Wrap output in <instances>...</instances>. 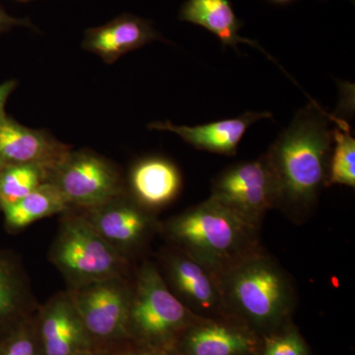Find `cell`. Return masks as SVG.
I'll use <instances>...</instances> for the list:
<instances>
[{"instance_id": "obj_1", "label": "cell", "mask_w": 355, "mask_h": 355, "mask_svg": "<svg viewBox=\"0 0 355 355\" xmlns=\"http://www.w3.org/2000/svg\"><path fill=\"white\" fill-rule=\"evenodd\" d=\"M333 116L312 102L301 109L265 154L277 187V207L304 220L326 187Z\"/></svg>"}, {"instance_id": "obj_2", "label": "cell", "mask_w": 355, "mask_h": 355, "mask_svg": "<svg viewBox=\"0 0 355 355\" xmlns=\"http://www.w3.org/2000/svg\"><path fill=\"white\" fill-rule=\"evenodd\" d=\"M233 210L209 198L167 220L158 232L217 277L259 250L258 231Z\"/></svg>"}, {"instance_id": "obj_3", "label": "cell", "mask_w": 355, "mask_h": 355, "mask_svg": "<svg viewBox=\"0 0 355 355\" xmlns=\"http://www.w3.org/2000/svg\"><path fill=\"white\" fill-rule=\"evenodd\" d=\"M229 315L257 335H270L291 323L296 292L286 270L260 250L218 277Z\"/></svg>"}, {"instance_id": "obj_4", "label": "cell", "mask_w": 355, "mask_h": 355, "mask_svg": "<svg viewBox=\"0 0 355 355\" xmlns=\"http://www.w3.org/2000/svg\"><path fill=\"white\" fill-rule=\"evenodd\" d=\"M200 319L170 291L156 263H141L132 282L130 338L140 345L174 350L180 336Z\"/></svg>"}, {"instance_id": "obj_5", "label": "cell", "mask_w": 355, "mask_h": 355, "mask_svg": "<svg viewBox=\"0 0 355 355\" xmlns=\"http://www.w3.org/2000/svg\"><path fill=\"white\" fill-rule=\"evenodd\" d=\"M49 259L64 275L69 288L128 277L130 270V259L105 241L83 214L73 209L62 214Z\"/></svg>"}, {"instance_id": "obj_6", "label": "cell", "mask_w": 355, "mask_h": 355, "mask_svg": "<svg viewBox=\"0 0 355 355\" xmlns=\"http://www.w3.org/2000/svg\"><path fill=\"white\" fill-rule=\"evenodd\" d=\"M50 183L73 209H92L127 193L125 179L118 166L89 149H71L51 170Z\"/></svg>"}, {"instance_id": "obj_7", "label": "cell", "mask_w": 355, "mask_h": 355, "mask_svg": "<svg viewBox=\"0 0 355 355\" xmlns=\"http://www.w3.org/2000/svg\"><path fill=\"white\" fill-rule=\"evenodd\" d=\"M67 291L94 345L130 338L132 282L128 277L99 280Z\"/></svg>"}, {"instance_id": "obj_8", "label": "cell", "mask_w": 355, "mask_h": 355, "mask_svg": "<svg viewBox=\"0 0 355 355\" xmlns=\"http://www.w3.org/2000/svg\"><path fill=\"white\" fill-rule=\"evenodd\" d=\"M210 198L260 228L266 212L277 207V187L266 156L219 173L212 182Z\"/></svg>"}, {"instance_id": "obj_9", "label": "cell", "mask_w": 355, "mask_h": 355, "mask_svg": "<svg viewBox=\"0 0 355 355\" xmlns=\"http://www.w3.org/2000/svg\"><path fill=\"white\" fill-rule=\"evenodd\" d=\"M163 279L180 301L200 318H225L229 315L219 279L176 248L162 252L160 266Z\"/></svg>"}, {"instance_id": "obj_10", "label": "cell", "mask_w": 355, "mask_h": 355, "mask_svg": "<svg viewBox=\"0 0 355 355\" xmlns=\"http://www.w3.org/2000/svg\"><path fill=\"white\" fill-rule=\"evenodd\" d=\"M105 241L130 259L155 232L159 221L128 193L89 209H77Z\"/></svg>"}, {"instance_id": "obj_11", "label": "cell", "mask_w": 355, "mask_h": 355, "mask_svg": "<svg viewBox=\"0 0 355 355\" xmlns=\"http://www.w3.org/2000/svg\"><path fill=\"white\" fill-rule=\"evenodd\" d=\"M261 338L233 317L202 318L178 338L182 355H257Z\"/></svg>"}, {"instance_id": "obj_12", "label": "cell", "mask_w": 355, "mask_h": 355, "mask_svg": "<svg viewBox=\"0 0 355 355\" xmlns=\"http://www.w3.org/2000/svg\"><path fill=\"white\" fill-rule=\"evenodd\" d=\"M35 320L44 355H79L94 347L69 291L46 301Z\"/></svg>"}, {"instance_id": "obj_13", "label": "cell", "mask_w": 355, "mask_h": 355, "mask_svg": "<svg viewBox=\"0 0 355 355\" xmlns=\"http://www.w3.org/2000/svg\"><path fill=\"white\" fill-rule=\"evenodd\" d=\"M71 150L44 130L21 125L6 114L0 120V169L13 165L43 166L51 170Z\"/></svg>"}, {"instance_id": "obj_14", "label": "cell", "mask_w": 355, "mask_h": 355, "mask_svg": "<svg viewBox=\"0 0 355 355\" xmlns=\"http://www.w3.org/2000/svg\"><path fill=\"white\" fill-rule=\"evenodd\" d=\"M182 184L179 168L162 156H148L135 161L125 179L128 195L153 212L174 202Z\"/></svg>"}, {"instance_id": "obj_15", "label": "cell", "mask_w": 355, "mask_h": 355, "mask_svg": "<svg viewBox=\"0 0 355 355\" xmlns=\"http://www.w3.org/2000/svg\"><path fill=\"white\" fill-rule=\"evenodd\" d=\"M156 40L162 39L150 21L125 13L107 24L86 30L83 49L112 64L125 53Z\"/></svg>"}, {"instance_id": "obj_16", "label": "cell", "mask_w": 355, "mask_h": 355, "mask_svg": "<svg viewBox=\"0 0 355 355\" xmlns=\"http://www.w3.org/2000/svg\"><path fill=\"white\" fill-rule=\"evenodd\" d=\"M272 114L263 112H246L234 119L214 121L207 125H177L172 121H155L147 125L150 130H167L176 133L191 146L207 153L233 156L237 154L238 146L253 123L263 119H272Z\"/></svg>"}, {"instance_id": "obj_17", "label": "cell", "mask_w": 355, "mask_h": 355, "mask_svg": "<svg viewBox=\"0 0 355 355\" xmlns=\"http://www.w3.org/2000/svg\"><path fill=\"white\" fill-rule=\"evenodd\" d=\"M36 301L17 256L0 249V340L34 316Z\"/></svg>"}, {"instance_id": "obj_18", "label": "cell", "mask_w": 355, "mask_h": 355, "mask_svg": "<svg viewBox=\"0 0 355 355\" xmlns=\"http://www.w3.org/2000/svg\"><path fill=\"white\" fill-rule=\"evenodd\" d=\"M179 18L202 26L216 35L223 46H232L237 51L238 44L242 43L263 51L256 42L240 36L243 24L235 15L230 0H188L182 6Z\"/></svg>"}, {"instance_id": "obj_19", "label": "cell", "mask_w": 355, "mask_h": 355, "mask_svg": "<svg viewBox=\"0 0 355 355\" xmlns=\"http://www.w3.org/2000/svg\"><path fill=\"white\" fill-rule=\"evenodd\" d=\"M71 209L55 184H42L18 202L2 207L4 224L9 232H18L46 217L62 214Z\"/></svg>"}, {"instance_id": "obj_20", "label": "cell", "mask_w": 355, "mask_h": 355, "mask_svg": "<svg viewBox=\"0 0 355 355\" xmlns=\"http://www.w3.org/2000/svg\"><path fill=\"white\" fill-rule=\"evenodd\" d=\"M333 147L326 187L334 184L355 188V139L349 123L343 119L333 118Z\"/></svg>"}, {"instance_id": "obj_21", "label": "cell", "mask_w": 355, "mask_h": 355, "mask_svg": "<svg viewBox=\"0 0 355 355\" xmlns=\"http://www.w3.org/2000/svg\"><path fill=\"white\" fill-rule=\"evenodd\" d=\"M51 173L48 168L32 164L8 166L0 169L1 209L18 202L42 184L50 182Z\"/></svg>"}, {"instance_id": "obj_22", "label": "cell", "mask_w": 355, "mask_h": 355, "mask_svg": "<svg viewBox=\"0 0 355 355\" xmlns=\"http://www.w3.org/2000/svg\"><path fill=\"white\" fill-rule=\"evenodd\" d=\"M0 355H44L35 316L26 320L0 340Z\"/></svg>"}, {"instance_id": "obj_23", "label": "cell", "mask_w": 355, "mask_h": 355, "mask_svg": "<svg viewBox=\"0 0 355 355\" xmlns=\"http://www.w3.org/2000/svg\"><path fill=\"white\" fill-rule=\"evenodd\" d=\"M257 355H311V352L297 329L289 323L280 330L263 336Z\"/></svg>"}, {"instance_id": "obj_24", "label": "cell", "mask_w": 355, "mask_h": 355, "mask_svg": "<svg viewBox=\"0 0 355 355\" xmlns=\"http://www.w3.org/2000/svg\"><path fill=\"white\" fill-rule=\"evenodd\" d=\"M14 27H27L36 30L30 19L12 17L0 6V33L10 31Z\"/></svg>"}, {"instance_id": "obj_25", "label": "cell", "mask_w": 355, "mask_h": 355, "mask_svg": "<svg viewBox=\"0 0 355 355\" xmlns=\"http://www.w3.org/2000/svg\"><path fill=\"white\" fill-rule=\"evenodd\" d=\"M118 355H174L172 349H163V347H146V345H137L123 350Z\"/></svg>"}, {"instance_id": "obj_26", "label": "cell", "mask_w": 355, "mask_h": 355, "mask_svg": "<svg viewBox=\"0 0 355 355\" xmlns=\"http://www.w3.org/2000/svg\"><path fill=\"white\" fill-rule=\"evenodd\" d=\"M16 87H17V81L16 80H7L6 83L0 84V120L7 114L6 112V103Z\"/></svg>"}, {"instance_id": "obj_27", "label": "cell", "mask_w": 355, "mask_h": 355, "mask_svg": "<svg viewBox=\"0 0 355 355\" xmlns=\"http://www.w3.org/2000/svg\"><path fill=\"white\" fill-rule=\"evenodd\" d=\"M79 355H107L105 352H100V350L95 349L94 347L93 349L86 350V352H83V354Z\"/></svg>"}, {"instance_id": "obj_28", "label": "cell", "mask_w": 355, "mask_h": 355, "mask_svg": "<svg viewBox=\"0 0 355 355\" xmlns=\"http://www.w3.org/2000/svg\"><path fill=\"white\" fill-rule=\"evenodd\" d=\"M272 1L277 2V3H286V2L292 1V0H272Z\"/></svg>"}, {"instance_id": "obj_29", "label": "cell", "mask_w": 355, "mask_h": 355, "mask_svg": "<svg viewBox=\"0 0 355 355\" xmlns=\"http://www.w3.org/2000/svg\"><path fill=\"white\" fill-rule=\"evenodd\" d=\"M17 1H20V2H29V1H31V0H17Z\"/></svg>"}, {"instance_id": "obj_30", "label": "cell", "mask_w": 355, "mask_h": 355, "mask_svg": "<svg viewBox=\"0 0 355 355\" xmlns=\"http://www.w3.org/2000/svg\"><path fill=\"white\" fill-rule=\"evenodd\" d=\"M0 210H1V205H0Z\"/></svg>"}]
</instances>
